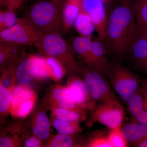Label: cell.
<instances>
[{"label": "cell", "mask_w": 147, "mask_h": 147, "mask_svg": "<svg viewBox=\"0 0 147 147\" xmlns=\"http://www.w3.org/2000/svg\"><path fill=\"white\" fill-rule=\"evenodd\" d=\"M51 118L60 120L81 122L87 120V115L65 108H56L50 110Z\"/></svg>", "instance_id": "484cf974"}, {"label": "cell", "mask_w": 147, "mask_h": 147, "mask_svg": "<svg viewBox=\"0 0 147 147\" xmlns=\"http://www.w3.org/2000/svg\"><path fill=\"white\" fill-rule=\"evenodd\" d=\"M80 67V75L94 101L106 104L120 103L105 76L81 63Z\"/></svg>", "instance_id": "277c9868"}, {"label": "cell", "mask_w": 147, "mask_h": 147, "mask_svg": "<svg viewBox=\"0 0 147 147\" xmlns=\"http://www.w3.org/2000/svg\"><path fill=\"white\" fill-rule=\"evenodd\" d=\"M48 78L54 82H61L67 71L63 66L57 59L52 57L42 56Z\"/></svg>", "instance_id": "7402d4cb"}, {"label": "cell", "mask_w": 147, "mask_h": 147, "mask_svg": "<svg viewBox=\"0 0 147 147\" xmlns=\"http://www.w3.org/2000/svg\"><path fill=\"white\" fill-rule=\"evenodd\" d=\"M23 147H45V144L42 140L33 134L31 131V133L25 139Z\"/></svg>", "instance_id": "836d02e7"}, {"label": "cell", "mask_w": 147, "mask_h": 147, "mask_svg": "<svg viewBox=\"0 0 147 147\" xmlns=\"http://www.w3.org/2000/svg\"><path fill=\"white\" fill-rule=\"evenodd\" d=\"M103 2H106L107 3H109V0H102Z\"/></svg>", "instance_id": "ab89813d"}, {"label": "cell", "mask_w": 147, "mask_h": 147, "mask_svg": "<svg viewBox=\"0 0 147 147\" xmlns=\"http://www.w3.org/2000/svg\"><path fill=\"white\" fill-rule=\"evenodd\" d=\"M125 1V0H120V1Z\"/></svg>", "instance_id": "60d3db41"}, {"label": "cell", "mask_w": 147, "mask_h": 147, "mask_svg": "<svg viewBox=\"0 0 147 147\" xmlns=\"http://www.w3.org/2000/svg\"><path fill=\"white\" fill-rule=\"evenodd\" d=\"M134 4L137 26L147 28V0H136Z\"/></svg>", "instance_id": "4dcf8cb0"}, {"label": "cell", "mask_w": 147, "mask_h": 147, "mask_svg": "<svg viewBox=\"0 0 147 147\" xmlns=\"http://www.w3.org/2000/svg\"><path fill=\"white\" fill-rule=\"evenodd\" d=\"M36 96H37V94L36 92L28 86V85L25 86L17 85L13 91L10 115H11L14 112L18 105L22 102L31 99Z\"/></svg>", "instance_id": "603a6c76"}, {"label": "cell", "mask_w": 147, "mask_h": 147, "mask_svg": "<svg viewBox=\"0 0 147 147\" xmlns=\"http://www.w3.org/2000/svg\"><path fill=\"white\" fill-rule=\"evenodd\" d=\"M82 7L91 17L98 37L106 43L108 16L102 0H82Z\"/></svg>", "instance_id": "8fae6325"}, {"label": "cell", "mask_w": 147, "mask_h": 147, "mask_svg": "<svg viewBox=\"0 0 147 147\" xmlns=\"http://www.w3.org/2000/svg\"><path fill=\"white\" fill-rule=\"evenodd\" d=\"M115 1H117H117H120V0H109V3L110 2V1L111 2H113Z\"/></svg>", "instance_id": "f35d334b"}, {"label": "cell", "mask_w": 147, "mask_h": 147, "mask_svg": "<svg viewBox=\"0 0 147 147\" xmlns=\"http://www.w3.org/2000/svg\"><path fill=\"white\" fill-rule=\"evenodd\" d=\"M134 147H147V139L143 140L139 142L137 144L134 145Z\"/></svg>", "instance_id": "8d00e7d4"}, {"label": "cell", "mask_w": 147, "mask_h": 147, "mask_svg": "<svg viewBox=\"0 0 147 147\" xmlns=\"http://www.w3.org/2000/svg\"><path fill=\"white\" fill-rule=\"evenodd\" d=\"M24 18L42 34L61 35L65 32L62 11L50 0H41L35 3L26 11Z\"/></svg>", "instance_id": "7a4b0ae2"}, {"label": "cell", "mask_w": 147, "mask_h": 147, "mask_svg": "<svg viewBox=\"0 0 147 147\" xmlns=\"http://www.w3.org/2000/svg\"><path fill=\"white\" fill-rule=\"evenodd\" d=\"M25 47L14 42H0L1 71L11 62L26 55Z\"/></svg>", "instance_id": "2e32d148"}, {"label": "cell", "mask_w": 147, "mask_h": 147, "mask_svg": "<svg viewBox=\"0 0 147 147\" xmlns=\"http://www.w3.org/2000/svg\"><path fill=\"white\" fill-rule=\"evenodd\" d=\"M39 69L38 56L30 55L24 59L16 67L17 85L25 86L36 79Z\"/></svg>", "instance_id": "4fadbf2b"}, {"label": "cell", "mask_w": 147, "mask_h": 147, "mask_svg": "<svg viewBox=\"0 0 147 147\" xmlns=\"http://www.w3.org/2000/svg\"><path fill=\"white\" fill-rule=\"evenodd\" d=\"M50 1L55 3L62 11L65 0H50Z\"/></svg>", "instance_id": "e575fe53"}, {"label": "cell", "mask_w": 147, "mask_h": 147, "mask_svg": "<svg viewBox=\"0 0 147 147\" xmlns=\"http://www.w3.org/2000/svg\"><path fill=\"white\" fill-rule=\"evenodd\" d=\"M92 112L91 117L88 122V127L98 122L109 129H112L121 125L124 117V111L120 103H101Z\"/></svg>", "instance_id": "ba28073f"}, {"label": "cell", "mask_w": 147, "mask_h": 147, "mask_svg": "<svg viewBox=\"0 0 147 147\" xmlns=\"http://www.w3.org/2000/svg\"><path fill=\"white\" fill-rule=\"evenodd\" d=\"M82 7V0H65L62 10L65 32L74 24Z\"/></svg>", "instance_id": "d6986e66"}, {"label": "cell", "mask_w": 147, "mask_h": 147, "mask_svg": "<svg viewBox=\"0 0 147 147\" xmlns=\"http://www.w3.org/2000/svg\"><path fill=\"white\" fill-rule=\"evenodd\" d=\"M91 50L93 60V69L104 76H107L110 64L108 62V53L106 44L98 37L92 41Z\"/></svg>", "instance_id": "5bb4252c"}, {"label": "cell", "mask_w": 147, "mask_h": 147, "mask_svg": "<svg viewBox=\"0 0 147 147\" xmlns=\"http://www.w3.org/2000/svg\"><path fill=\"white\" fill-rule=\"evenodd\" d=\"M144 86L142 83L137 91L129 99L127 104L129 111L132 117L137 116L142 112L144 106Z\"/></svg>", "instance_id": "4316f807"}, {"label": "cell", "mask_w": 147, "mask_h": 147, "mask_svg": "<svg viewBox=\"0 0 147 147\" xmlns=\"http://www.w3.org/2000/svg\"><path fill=\"white\" fill-rule=\"evenodd\" d=\"M38 95L22 102L11 115L13 118L25 119L31 114L36 104Z\"/></svg>", "instance_id": "f1b7e54d"}, {"label": "cell", "mask_w": 147, "mask_h": 147, "mask_svg": "<svg viewBox=\"0 0 147 147\" xmlns=\"http://www.w3.org/2000/svg\"><path fill=\"white\" fill-rule=\"evenodd\" d=\"M42 34L26 18H18L14 26L0 32V42H14L24 46H35Z\"/></svg>", "instance_id": "8992f818"}, {"label": "cell", "mask_w": 147, "mask_h": 147, "mask_svg": "<svg viewBox=\"0 0 147 147\" xmlns=\"http://www.w3.org/2000/svg\"><path fill=\"white\" fill-rule=\"evenodd\" d=\"M144 68L145 69H146V70H147V59L146 61V63H145V64L144 65Z\"/></svg>", "instance_id": "74e56055"}, {"label": "cell", "mask_w": 147, "mask_h": 147, "mask_svg": "<svg viewBox=\"0 0 147 147\" xmlns=\"http://www.w3.org/2000/svg\"><path fill=\"white\" fill-rule=\"evenodd\" d=\"M40 103L47 112L54 108H65L87 115L88 112L76 103L68 88L59 84L50 86Z\"/></svg>", "instance_id": "52a82bcc"}, {"label": "cell", "mask_w": 147, "mask_h": 147, "mask_svg": "<svg viewBox=\"0 0 147 147\" xmlns=\"http://www.w3.org/2000/svg\"><path fill=\"white\" fill-rule=\"evenodd\" d=\"M122 130L128 143L134 146L147 139V123L132 122L122 126Z\"/></svg>", "instance_id": "ac0fdd59"}, {"label": "cell", "mask_w": 147, "mask_h": 147, "mask_svg": "<svg viewBox=\"0 0 147 147\" xmlns=\"http://www.w3.org/2000/svg\"><path fill=\"white\" fill-rule=\"evenodd\" d=\"M13 95V91L0 84V120L1 123H6L10 114Z\"/></svg>", "instance_id": "d4e9b609"}, {"label": "cell", "mask_w": 147, "mask_h": 147, "mask_svg": "<svg viewBox=\"0 0 147 147\" xmlns=\"http://www.w3.org/2000/svg\"><path fill=\"white\" fill-rule=\"evenodd\" d=\"M35 46L41 56L52 57L59 61L68 75H80V63L75 57L73 50L61 35L42 34Z\"/></svg>", "instance_id": "3957f363"}, {"label": "cell", "mask_w": 147, "mask_h": 147, "mask_svg": "<svg viewBox=\"0 0 147 147\" xmlns=\"http://www.w3.org/2000/svg\"><path fill=\"white\" fill-rule=\"evenodd\" d=\"M50 121L52 126L59 133L74 135L83 131L80 122L60 120L53 118L50 119Z\"/></svg>", "instance_id": "cb8c5ba5"}, {"label": "cell", "mask_w": 147, "mask_h": 147, "mask_svg": "<svg viewBox=\"0 0 147 147\" xmlns=\"http://www.w3.org/2000/svg\"><path fill=\"white\" fill-rule=\"evenodd\" d=\"M17 19L15 11H1L0 12V32L13 26L17 22Z\"/></svg>", "instance_id": "1f68e13d"}, {"label": "cell", "mask_w": 147, "mask_h": 147, "mask_svg": "<svg viewBox=\"0 0 147 147\" xmlns=\"http://www.w3.org/2000/svg\"><path fill=\"white\" fill-rule=\"evenodd\" d=\"M45 147H84L83 140L76 134L59 133L53 135L45 144Z\"/></svg>", "instance_id": "ffe728a7"}, {"label": "cell", "mask_w": 147, "mask_h": 147, "mask_svg": "<svg viewBox=\"0 0 147 147\" xmlns=\"http://www.w3.org/2000/svg\"><path fill=\"white\" fill-rule=\"evenodd\" d=\"M107 76L115 91L126 104L142 84L135 74L118 64H110Z\"/></svg>", "instance_id": "5b68a950"}, {"label": "cell", "mask_w": 147, "mask_h": 147, "mask_svg": "<svg viewBox=\"0 0 147 147\" xmlns=\"http://www.w3.org/2000/svg\"><path fill=\"white\" fill-rule=\"evenodd\" d=\"M91 38L89 37L80 36L72 40V50L77 54L79 63L93 69V60L91 47Z\"/></svg>", "instance_id": "9a60e30c"}, {"label": "cell", "mask_w": 147, "mask_h": 147, "mask_svg": "<svg viewBox=\"0 0 147 147\" xmlns=\"http://www.w3.org/2000/svg\"><path fill=\"white\" fill-rule=\"evenodd\" d=\"M74 26L81 36L90 37L95 30L91 17L83 7L76 18Z\"/></svg>", "instance_id": "44dd1931"}, {"label": "cell", "mask_w": 147, "mask_h": 147, "mask_svg": "<svg viewBox=\"0 0 147 147\" xmlns=\"http://www.w3.org/2000/svg\"><path fill=\"white\" fill-rule=\"evenodd\" d=\"M143 84L144 86V97L143 109L141 113L133 118L132 122L147 123V81L143 82Z\"/></svg>", "instance_id": "d6a6232c"}, {"label": "cell", "mask_w": 147, "mask_h": 147, "mask_svg": "<svg viewBox=\"0 0 147 147\" xmlns=\"http://www.w3.org/2000/svg\"><path fill=\"white\" fill-rule=\"evenodd\" d=\"M122 125L110 129L108 134V139L113 147H126L128 142L125 137Z\"/></svg>", "instance_id": "f546056e"}, {"label": "cell", "mask_w": 147, "mask_h": 147, "mask_svg": "<svg viewBox=\"0 0 147 147\" xmlns=\"http://www.w3.org/2000/svg\"><path fill=\"white\" fill-rule=\"evenodd\" d=\"M41 103H36L31 113L30 128L32 133L46 144L52 136L51 121Z\"/></svg>", "instance_id": "7c38bea8"}, {"label": "cell", "mask_w": 147, "mask_h": 147, "mask_svg": "<svg viewBox=\"0 0 147 147\" xmlns=\"http://www.w3.org/2000/svg\"><path fill=\"white\" fill-rule=\"evenodd\" d=\"M66 86L80 108L87 112H92L96 108V102L92 98L86 82L79 75H68Z\"/></svg>", "instance_id": "30bf717a"}, {"label": "cell", "mask_w": 147, "mask_h": 147, "mask_svg": "<svg viewBox=\"0 0 147 147\" xmlns=\"http://www.w3.org/2000/svg\"><path fill=\"white\" fill-rule=\"evenodd\" d=\"M13 118L6 127L1 130L0 147H23L25 139L31 132L30 120Z\"/></svg>", "instance_id": "9c48e42d"}, {"label": "cell", "mask_w": 147, "mask_h": 147, "mask_svg": "<svg viewBox=\"0 0 147 147\" xmlns=\"http://www.w3.org/2000/svg\"><path fill=\"white\" fill-rule=\"evenodd\" d=\"M129 54H131L137 64L144 68L147 59V42L138 27L130 42Z\"/></svg>", "instance_id": "e0dca14e"}, {"label": "cell", "mask_w": 147, "mask_h": 147, "mask_svg": "<svg viewBox=\"0 0 147 147\" xmlns=\"http://www.w3.org/2000/svg\"><path fill=\"white\" fill-rule=\"evenodd\" d=\"M108 134L94 133L86 139H83L84 147H113L108 139Z\"/></svg>", "instance_id": "83f0119b"}, {"label": "cell", "mask_w": 147, "mask_h": 147, "mask_svg": "<svg viewBox=\"0 0 147 147\" xmlns=\"http://www.w3.org/2000/svg\"><path fill=\"white\" fill-rule=\"evenodd\" d=\"M138 28L139 29V31L141 33L142 35L146 40L147 42V28L145 27H140L137 26Z\"/></svg>", "instance_id": "d590c367"}, {"label": "cell", "mask_w": 147, "mask_h": 147, "mask_svg": "<svg viewBox=\"0 0 147 147\" xmlns=\"http://www.w3.org/2000/svg\"><path fill=\"white\" fill-rule=\"evenodd\" d=\"M137 28L134 2L131 0L121 1L108 16L105 44L108 53L119 58L128 55Z\"/></svg>", "instance_id": "6da1fadb"}]
</instances>
